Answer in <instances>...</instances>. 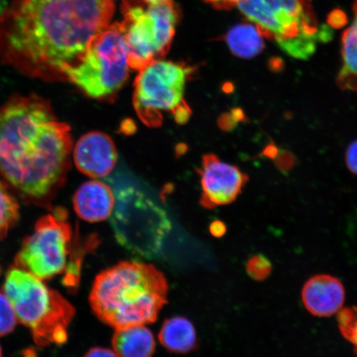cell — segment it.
Returning a JSON list of instances; mask_svg holds the SVG:
<instances>
[{
	"label": "cell",
	"mask_w": 357,
	"mask_h": 357,
	"mask_svg": "<svg viewBox=\"0 0 357 357\" xmlns=\"http://www.w3.org/2000/svg\"><path fill=\"white\" fill-rule=\"evenodd\" d=\"M115 7V0H12L0 13V61L26 77L63 82Z\"/></svg>",
	"instance_id": "1"
},
{
	"label": "cell",
	"mask_w": 357,
	"mask_h": 357,
	"mask_svg": "<svg viewBox=\"0 0 357 357\" xmlns=\"http://www.w3.org/2000/svg\"><path fill=\"white\" fill-rule=\"evenodd\" d=\"M73 141L50 102L15 95L0 106V175L34 204H47L63 185Z\"/></svg>",
	"instance_id": "2"
},
{
	"label": "cell",
	"mask_w": 357,
	"mask_h": 357,
	"mask_svg": "<svg viewBox=\"0 0 357 357\" xmlns=\"http://www.w3.org/2000/svg\"><path fill=\"white\" fill-rule=\"evenodd\" d=\"M167 294V280L158 268L122 261L97 275L89 303L102 323L119 330L155 322Z\"/></svg>",
	"instance_id": "3"
},
{
	"label": "cell",
	"mask_w": 357,
	"mask_h": 357,
	"mask_svg": "<svg viewBox=\"0 0 357 357\" xmlns=\"http://www.w3.org/2000/svg\"><path fill=\"white\" fill-rule=\"evenodd\" d=\"M96 238L86 242L74 238L68 214L62 208L40 218L32 234L22 242L15 266L41 280L65 274L63 284L77 289L84 255L96 247Z\"/></svg>",
	"instance_id": "4"
},
{
	"label": "cell",
	"mask_w": 357,
	"mask_h": 357,
	"mask_svg": "<svg viewBox=\"0 0 357 357\" xmlns=\"http://www.w3.org/2000/svg\"><path fill=\"white\" fill-rule=\"evenodd\" d=\"M238 7L263 37L298 60H309L333 37L331 26L319 25L309 0H242Z\"/></svg>",
	"instance_id": "5"
},
{
	"label": "cell",
	"mask_w": 357,
	"mask_h": 357,
	"mask_svg": "<svg viewBox=\"0 0 357 357\" xmlns=\"http://www.w3.org/2000/svg\"><path fill=\"white\" fill-rule=\"evenodd\" d=\"M3 291L17 320L30 329L39 346L63 344L73 319V305L30 272L13 266L7 272Z\"/></svg>",
	"instance_id": "6"
},
{
	"label": "cell",
	"mask_w": 357,
	"mask_h": 357,
	"mask_svg": "<svg viewBox=\"0 0 357 357\" xmlns=\"http://www.w3.org/2000/svg\"><path fill=\"white\" fill-rule=\"evenodd\" d=\"M115 196L111 225L119 243L136 255L158 257L171 230L167 213L136 186L108 178Z\"/></svg>",
	"instance_id": "7"
},
{
	"label": "cell",
	"mask_w": 357,
	"mask_h": 357,
	"mask_svg": "<svg viewBox=\"0 0 357 357\" xmlns=\"http://www.w3.org/2000/svg\"><path fill=\"white\" fill-rule=\"evenodd\" d=\"M126 43L121 22H114L89 42L78 62L64 70L66 82L93 100H109L128 78Z\"/></svg>",
	"instance_id": "8"
},
{
	"label": "cell",
	"mask_w": 357,
	"mask_h": 357,
	"mask_svg": "<svg viewBox=\"0 0 357 357\" xmlns=\"http://www.w3.org/2000/svg\"><path fill=\"white\" fill-rule=\"evenodd\" d=\"M122 10L128 65L140 70L169 52L180 13L172 1L155 4L123 1Z\"/></svg>",
	"instance_id": "9"
},
{
	"label": "cell",
	"mask_w": 357,
	"mask_h": 357,
	"mask_svg": "<svg viewBox=\"0 0 357 357\" xmlns=\"http://www.w3.org/2000/svg\"><path fill=\"white\" fill-rule=\"evenodd\" d=\"M193 68L180 62L156 60L139 70L135 80L134 108L149 127L162 123L163 113L172 114L186 105L184 93Z\"/></svg>",
	"instance_id": "10"
},
{
	"label": "cell",
	"mask_w": 357,
	"mask_h": 357,
	"mask_svg": "<svg viewBox=\"0 0 357 357\" xmlns=\"http://www.w3.org/2000/svg\"><path fill=\"white\" fill-rule=\"evenodd\" d=\"M200 176L203 190L200 203L207 208L233 203L248 181V176L238 167L222 162L213 154L204 156Z\"/></svg>",
	"instance_id": "11"
},
{
	"label": "cell",
	"mask_w": 357,
	"mask_h": 357,
	"mask_svg": "<svg viewBox=\"0 0 357 357\" xmlns=\"http://www.w3.org/2000/svg\"><path fill=\"white\" fill-rule=\"evenodd\" d=\"M118 153L113 140L107 134L91 132L77 142L74 149L75 166L92 178L108 176L117 163Z\"/></svg>",
	"instance_id": "12"
},
{
	"label": "cell",
	"mask_w": 357,
	"mask_h": 357,
	"mask_svg": "<svg viewBox=\"0 0 357 357\" xmlns=\"http://www.w3.org/2000/svg\"><path fill=\"white\" fill-rule=\"evenodd\" d=\"M305 309L316 317H329L342 310L345 301V289L337 278L330 275L312 276L302 289Z\"/></svg>",
	"instance_id": "13"
},
{
	"label": "cell",
	"mask_w": 357,
	"mask_h": 357,
	"mask_svg": "<svg viewBox=\"0 0 357 357\" xmlns=\"http://www.w3.org/2000/svg\"><path fill=\"white\" fill-rule=\"evenodd\" d=\"M75 213L84 221L97 222L112 215L115 196L111 186L99 181L84 183L75 192L73 198Z\"/></svg>",
	"instance_id": "14"
},
{
	"label": "cell",
	"mask_w": 357,
	"mask_h": 357,
	"mask_svg": "<svg viewBox=\"0 0 357 357\" xmlns=\"http://www.w3.org/2000/svg\"><path fill=\"white\" fill-rule=\"evenodd\" d=\"M112 344L119 357H153L155 349L153 334L145 325L116 330Z\"/></svg>",
	"instance_id": "15"
},
{
	"label": "cell",
	"mask_w": 357,
	"mask_h": 357,
	"mask_svg": "<svg viewBox=\"0 0 357 357\" xmlns=\"http://www.w3.org/2000/svg\"><path fill=\"white\" fill-rule=\"evenodd\" d=\"M354 17L349 28L342 36V66L337 75V83L342 91H357V0H354Z\"/></svg>",
	"instance_id": "16"
},
{
	"label": "cell",
	"mask_w": 357,
	"mask_h": 357,
	"mask_svg": "<svg viewBox=\"0 0 357 357\" xmlns=\"http://www.w3.org/2000/svg\"><path fill=\"white\" fill-rule=\"evenodd\" d=\"M159 340L166 349L175 354H187L197 346L193 324L182 317L165 321L160 328Z\"/></svg>",
	"instance_id": "17"
},
{
	"label": "cell",
	"mask_w": 357,
	"mask_h": 357,
	"mask_svg": "<svg viewBox=\"0 0 357 357\" xmlns=\"http://www.w3.org/2000/svg\"><path fill=\"white\" fill-rule=\"evenodd\" d=\"M265 38L255 24H240L227 33L225 41L234 55L242 59H252L265 48Z\"/></svg>",
	"instance_id": "18"
},
{
	"label": "cell",
	"mask_w": 357,
	"mask_h": 357,
	"mask_svg": "<svg viewBox=\"0 0 357 357\" xmlns=\"http://www.w3.org/2000/svg\"><path fill=\"white\" fill-rule=\"evenodd\" d=\"M19 218V204L0 181V241L6 238Z\"/></svg>",
	"instance_id": "19"
},
{
	"label": "cell",
	"mask_w": 357,
	"mask_h": 357,
	"mask_svg": "<svg viewBox=\"0 0 357 357\" xmlns=\"http://www.w3.org/2000/svg\"><path fill=\"white\" fill-rule=\"evenodd\" d=\"M337 323L342 336L354 346L357 355V306L339 311Z\"/></svg>",
	"instance_id": "20"
},
{
	"label": "cell",
	"mask_w": 357,
	"mask_h": 357,
	"mask_svg": "<svg viewBox=\"0 0 357 357\" xmlns=\"http://www.w3.org/2000/svg\"><path fill=\"white\" fill-rule=\"evenodd\" d=\"M17 315L6 294L0 292V337L6 336L15 329Z\"/></svg>",
	"instance_id": "21"
},
{
	"label": "cell",
	"mask_w": 357,
	"mask_h": 357,
	"mask_svg": "<svg viewBox=\"0 0 357 357\" xmlns=\"http://www.w3.org/2000/svg\"><path fill=\"white\" fill-rule=\"evenodd\" d=\"M245 269L250 278L260 281L264 280L271 275L272 266L266 257L256 255L249 259Z\"/></svg>",
	"instance_id": "22"
},
{
	"label": "cell",
	"mask_w": 357,
	"mask_h": 357,
	"mask_svg": "<svg viewBox=\"0 0 357 357\" xmlns=\"http://www.w3.org/2000/svg\"><path fill=\"white\" fill-rule=\"evenodd\" d=\"M346 164L351 173L357 175V140L351 142L346 151Z\"/></svg>",
	"instance_id": "23"
},
{
	"label": "cell",
	"mask_w": 357,
	"mask_h": 357,
	"mask_svg": "<svg viewBox=\"0 0 357 357\" xmlns=\"http://www.w3.org/2000/svg\"><path fill=\"white\" fill-rule=\"evenodd\" d=\"M218 10H229L238 6L242 0H204Z\"/></svg>",
	"instance_id": "24"
},
{
	"label": "cell",
	"mask_w": 357,
	"mask_h": 357,
	"mask_svg": "<svg viewBox=\"0 0 357 357\" xmlns=\"http://www.w3.org/2000/svg\"><path fill=\"white\" fill-rule=\"evenodd\" d=\"M347 22L345 13L340 10H334L328 16V24L331 28H340Z\"/></svg>",
	"instance_id": "25"
},
{
	"label": "cell",
	"mask_w": 357,
	"mask_h": 357,
	"mask_svg": "<svg viewBox=\"0 0 357 357\" xmlns=\"http://www.w3.org/2000/svg\"><path fill=\"white\" fill-rule=\"evenodd\" d=\"M84 357H119L114 351L107 348L95 347L89 350Z\"/></svg>",
	"instance_id": "26"
},
{
	"label": "cell",
	"mask_w": 357,
	"mask_h": 357,
	"mask_svg": "<svg viewBox=\"0 0 357 357\" xmlns=\"http://www.w3.org/2000/svg\"><path fill=\"white\" fill-rule=\"evenodd\" d=\"M211 233L215 238H221L226 233V226L221 221H214L209 227Z\"/></svg>",
	"instance_id": "27"
},
{
	"label": "cell",
	"mask_w": 357,
	"mask_h": 357,
	"mask_svg": "<svg viewBox=\"0 0 357 357\" xmlns=\"http://www.w3.org/2000/svg\"><path fill=\"white\" fill-rule=\"evenodd\" d=\"M136 130L135 124L131 120H125L121 125V131L125 134H131Z\"/></svg>",
	"instance_id": "28"
},
{
	"label": "cell",
	"mask_w": 357,
	"mask_h": 357,
	"mask_svg": "<svg viewBox=\"0 0 357 357\" xmlns=\"http://www.w3.org/2000/svg\"><path fill=\"white\" fill-rule=\"evenodd\" d=\"M123 1L131 2V3H141L144 4H155L160 3H166L172 1V0H134V1H128V0H123Z\"/></svg>",
	"instance_id": "29"
},
{
	"label": "cell",
	"mask_w": 357,
	"mask_h": 357,
	"mask_svg": "<svg viewBox=\"0 0 357 357\" xmlns=\"http://www.w3.org/2000/svg\"><path fill=\"white\" fill-rule=\"evenodd\" d=\"M24 357H37L34 350H26L24 352Z\"/></svg>",
	"instance_id": "30"
},
{
	"label": "cell",
	"mask_w": 357,
	"mask_h": 357,
	"mask_svg": "<svg viewBox=\"0 0 357 357\" xmlns=\"http://www.w3.org/2000/svg\"><path fill=\"white\" fill-rule=\"evenodd\" d=\"M0 357H2V351H1V348H0Z\"/></svg>",
	"instance_id": "31"
}]
</instances>
